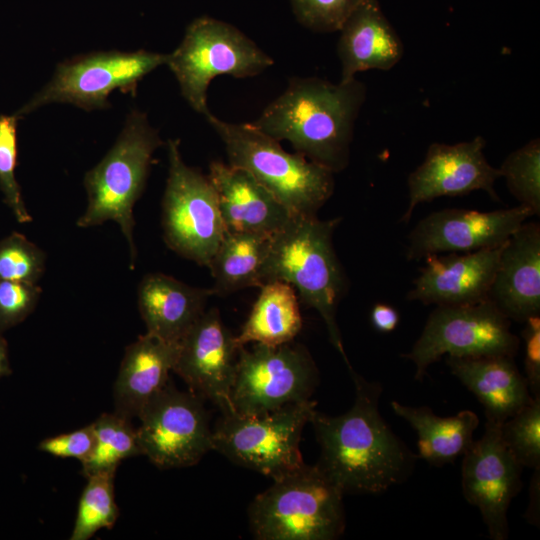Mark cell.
<instances>
[{
	"label": "cell",
	"mask_w": 540,
	"mask_h": 540,
	"mask_svg": "<svg viewBox=\"0 0 540 540\" xmlns=\"http://www.w3.org/2000/svg\"><path fill=\"white\" fill-rule=\"evenodd\" d=\"M348 370L355 387L351 408L338 416L315 409L311 416L320 446L315 465L344 495L382 493L405 481L418 457L382 418L380 383Z\"/></svg>",
	"instance_id": "6da1fadb"
},
{
	"label": "cell",
	"mask_w": 540,
	"mask_h": 540,
	"mask_svg": "<svg viewBox=\"0 0 540 540\" xmlns=\"http://www.w3.org/2000/svg\"><path fill=\"white\" fill-rule=\"evenodd\" d=\"M365 98L366 86L356 78L334 84L295 77L252 124L337 173L349 164L354 125Z\"/></svg>",
	"instance_id": "7a4b0ae2"
},
{
	"label": "cell",
	"mask_w": 540,
	"mask_h": 540,
	"mask_svg": "<svg viewBox=\"0 0 540 540\" xmlns=\"http://www.w3.org/2000/svg\"><path fill=\"white\" fill-rule=\"evenodd\" d=\"M340 219L321 220L317 215H295L272 235L261 270V287L283 281L295 288L303 302L323 319L330 342L346 356L337 324L338 305L346 290V276L333 247V233Z\"/></svg>",
	"instance_id": "3957f363"
},
{
	"label": "cell",
	"mask_w": 540,
	"mask_h": 540,
	"mask_svg": "<svg viewBox=\"0 0 540 540\" xmlns=\"http://www.w3.org/2000/svg\"><path fill=\"white\" fill-rule=\"evenodd\" d=\"M204 117L222 140L228 164L248 171L293 215H317L332 196L335 173L329 169L286 152L252 123L226 122L211 112Z\"/></svg>",
	"instance_id": "277c9868"
},
{
	"label": "cell",
	"mask_w": 540,
	"mask_h": 540,
	"mask_svg": "<svg viewBox=\"0 0 540 540\" xmlns=\"http://www.w3.org/2000/svg\"><path fill=\"white\" fill-rule=\"evenodd\" d=\"M343 496L316 465L304 464L253 499L250 529L260 540H335L346 526Z\"/></svg>",
	"instance_id": "5b68a950"
},
{
	"label": "cell",
	"mask_w": 540,
	"mask_h": 540,
	"mask_svg": "<svg viewBox=\"0 0 540 540\" xmlns=\"http://www.w3.org/2000/svg\"><path fill=\"white\" fill-rule=\"evenodd\" d=\"M161 144L146 115L133 110L116 143L84 177L88 204L76 225L117 223L129 247L131 268L137 256L133 208L144 189L153 153Z\"/></svg>",
	"instance_id": "8992f818"
},
{
	"label": "cell",
	"mask_w": 540,
	"mask_h": 540,
	"mask_svg": "<svg viewBox=\"0 0 540 540\" xmlns=\"http://www.w3.org/2000/svg\"><path fill=\"white\" fill-rule=\"evenodd\" d=\"M273 63L269 55L233 25L202 16L190 23L180 45L168 54L166 64L175 75L182 96L205 116L210 112L208 87L215 77H253Z\"/></svg>",
	"instance_id": "52a82bcc"
},
{
	"label": "cell",
	"mask_w": 540,
	"mask_h": 540,
	"mask_svg": "<svg viewBox=\"0 0 540 540\" xmlns=\"http://www.w3.org/2000/svg\"><path fill=\"white\" fill-rule=\"evenodd\" d=\"M316 404L309 399L258 415L224 413L212 429L213 450L272 479L291 473L305 464L300 440Z\"/></svg>",
	"instance_id": "ba28073f"
},
{
	"label": "cell",
	"mask_w": 540,
	"mask_h": 540,
	"mask_svg": "<svg viewBox=\"0 0 540 540\" xmlns=\"http://www.w3.org/2000/svg\"><path fill=\"white\" fill-rule=\"evenodd\" d=\"M510 322L489 299L470 305L436 306L410 352L402 356L415 365L417 380L444 355L515 357L520 341Z\"/></svg>",
	"instance_id": "9c48e42d"
},
{
	"label": "cell",
	"mask_w": 540,
	"mask_h": 540,
	"mask_svg": "<svg viewBox=\"0 0 540 540\" xmlns=\"http://www.w3.org/2000/svg\"><path fill=\"white\" fill-rule=\"evenodd\" d=\"M169 170L162 202L167 245L179 255L207 266L225 227L216 192L208 176L182 159L179 141L168 140Z\"/></svg>",
	"instance_id": "30bf717a"
},
{
	"label": "cell",
	"mask_w": 540,
	"mask_h": 540,
	"mask_svg": "<svg viewBox=\"0 0 540 540\" xmlns=\"http://www.w3.org/2000/svg\"><path fill=\"white\" fill-rule=\"evenodd\" d=\"M318 383V368L302 345L242 346L231 391L233 412L258 415L307 401Z\"/></svg>",
	"instance_id": "8fae6325"
},
{
	"label": "cell",
	"mask_w": 540,
	"mask_h": 540,
	"mask_svg": "<svg viewBox=\"0 0 540 540\" xmlns=\"http://www.w3.org/2000/svg\"><path fill=\"white\" fill-rule=\"evenodd\" d=\"M167 60L168 54L145 50L75 57L60 63L51 81L15 115L20 117L54 102L72 103L85 110L107 108L114 90L135 92L138 82Z\"/></svg>",
	"instance_id": "7c38bea8"
},
{
	"label": "cell",
	"mask_w": 540,
	"mask_h": 540,
	"mask_svg": "<svg viewBox=\"0 0 540 540\" xmlns=\"http://www.w3.org/2000/svg\"><path fill=\"white\" fill-rule=\"evenodd\" d=\"M203 398L168 382L138 416L141 455L161 469L197 464L213 450L212 429Z\"/></svg>",
	"instance_id": "4fadbf2b"
},
{
	"label": "cell",
	"mask_w": 540,
	"mask_h": 540,
	"mask_svg": "<svg viewBox=\"0 0 540 540\" xmlns=\"http://www.w3.org/2000/svg\"><path fill=\"white\" fill-rule=\"evenodd\" d=\"M523 467L503 442L500 425L486 421L482 437L463 454L462 491L480 511L489 537L506 540L508 508L522 489Z\"/></svg>",
	"instance_id": "5bb4252c"
},
{
	"label": "cell",
	"mask_w": 540,
	"mask_h": 540,
	"mask_svg": "<svg viewBox=\"0 0 540 540\" xmlns=\"http://www.w3.org/2000/svg\"><path fill=\"white\" fill-rule=\"evenodd\" d=\"M533 215L522 204L487 212L458 208L435 211L410 232L405 256L414 261L432 254L499 247Z\"/></svg>",
	"instance_id": "9a60e30c"
},
{
	"label": "cell",
	"mask_w": 540,
	"mask_h": 540,
	"mask_svg": "<svg viewBox=\"0 0 540 540\" xmlns=\"http://www.w3.org/2000/svg\"><path fill=\"white\" fill-rule=\"evenodd\" d=\"M240 348L219 311L205 310L180 340L173 372L222 414L233 412L231 391Z\"/></svg>",
	"instance_id": "2e32d148"
},
{
	"label": "cell",
	"mask_w": 540,
	"mask_h": 540,
	"mask_svg": "<svg viewBox=\"0 0 540 540\" xmlns=\"http://www.w3.org/2000/svg\"><path fill=\"white\" fill-rule=\"evenodd\" d=\"M485 144L480 135L453 145L432 143L423 162L408 176L409 202L400 221L408 223L420 203L439 197L483 190L499 200L494 184L501 175L486 160Z\"/></svg>",
	"instance_id": "e0dca14e"
},
{
	"label": "cell",
	"mask_w": 540,
	"mask_h": 540,
	"mask_svg": "<svg viewBox=\"0 0 540 540\" xmlns=\"http://www.w3.org/2000/svg\"><path fill=\"white\" fill-rule=\"evenodd\" d=\"M503 245L426 256L407 300L435 306L470 305L487 300Z\"/></svg>",
	"instance_id": "ac0fdd59"
},
{
	"label": "cell",
	"mask_w": 540,
	"mask_h": 540,
	"mask_svg": "<svg viewBox=\"0 0 540 540\" xmlns=\"http://www.w3.org/2000/svg\"><path fill=\"white\" fill-rule=\"evenodd\" d=\"M225 231L274 235L293 215L248 171L223 162L209 166Z\"/></svg>",
	"instance_id": "d6986e66"
},
{
	"label": "cell",
	"mask_w": 540,
	"mask_h": 540,
	"mask_svg": "<svg viewBox=\"0 0 540 540\" xmlns=\"http://www.w3.org/2000/svg\"><path fill=\"white\" fill-rule=\"evenodd\" d=\"M488 299L510 320L540 315V225L524 222L502 247Z\"/></svg>",
	"instance_id": "ffe728a7"
},
{
	"label": "cell",
	"mask_w": 540,
	"mask_h": 540,
	"mask_svg": "<svg viewBox=\"0 0 540 540\" xmlns=\"http://www.w3.org/2000/svg\"><path fill=\"white\" fill-rule=\"evenodd\" d=\"M339 31L340 82L350 81L367 70H390L402 59L401 38L377 0H365Z\"/></svg>",
	"instance_id": "44dd1931"
},
{
	"label": "cell",
	"mask_w": 540,
	"mask_h": 540,
	"mask_svg": "<svg viewBox=\"0 0 540 540\" xmlns=\"http://www.w3.org/2000/svg\"><path fill=\"white\" fill-rule=\"evenodd\" d=\"M446 363L451 373L482 404L486 421L501 425L533 398L514 357L447 356Z\"/></svg>",
	"instance_id": "7402d4cb"
},
{
	"label": "cell",
	"mask_w": 540,
	"mask_h": 540,
	"mask_svg": "<svg viewBox=\"0 0 540 540\" xmlns=\"http://www.w3.org/2000/svg\"><path fill=\"white\" fill-rule=\"evenodd\" d=\"M179 342L146 332L126 347L114 386L115 412L129 419L139 416L168 384Z\"/></svg>",
	"instance_id": "603a6c76"
},
{
	"label": "cell",
	"mask_w": 540,
	"mask_h": 540,
	"mask_svg": "<svg viewBox=\"0 0 540 540\" xmlns=\"http://www.w3.org/2000/svg\"><path fill=\"white\" fill-rule=\"evenodd\" d=\"M212 289L187 285L163 273H149L138 288V307L147 333L178 343L205 312Z\"/></svg>",
	"instance_id": "cb8c5ba5"
},
{
	"label": "cell",
	"mask_w": 540,
	"mask_h": 540,
	"mask_svg": "<svg viewBox=\"0 0 540 540\" xmlns=\"http://www.w3.org/2000/svg\"><path fill=\"white\" fill-rule=\"evenodd\" d=\"M393 411L416 431L417 457L433 466H443L463 455L472 444L479 425L477 414L462 410L450 417H440L429 407H413L391 402Z\"/></svg>",
	"instance_id": "d4e9b609"
},
{
	"label": "cell",
	"mask_w": 540,
	"mask_h": 540,
	"mask_svg": "<svg viewBox=\"0 0 540 540\" xmlns=\"http://www.w3.org/2000/svg\"><path fill=\"white\" fill-rule=\"evenodd\" d=\"M261 288L239 335L237 344L278 346L290 343L302 329V316L294 288L283 281H270Z\"/></svg>",
	"instance_id": "484cf974"
},
{
	"label": "cell",
	"mask_w": 540,
	"mask_h": 540,
	"mask_svg": "<svg viewBox=\"0 0 540 540\" xmlns=\"http://www.w3.org/2000/svg\"><path fill=\"white\" fill-rule=\"evenodd\" d=\"M271 237L259 233L225 231L207 265L214 280V294L261 287V270Z\"/></svg>",
	"instance_id": "4316f807"
},
{
	"label": "cell",
	"mask_w": 540,
	"mask_h": 540,
	"mask_svg": "<svg viewBox=\"0 0 540 540\" xmlns=\"http://www.w3.org/2000/svg\"><path fill=\"white\" fill-rule=\"evenodd\" d=\"M92 425L94 447L89 457L81 463L86 477L101 471L116 470L123 460L141 455L137 429L131 419L116 412L104 413Z\"/></svg>",
	"instance_id": "83f0119b"
},
{
	"label": "cell",
	"mask_w": 540,
	"mask_h": 540,
	"mask_svg": "<svg viewBox=\"0 0 540 540\" xmlns=\"http://www.w3.org/2000/svg\"><path fill=\"white\" fill-rule=\"evenodd\" d=\"M116 470L94 473L79 500L70 540H87L101 529H110L117 521L119 510L114 496Z\"/></svg>",
	"instance_id": "f1b7e54d"
},
{
	"label": "cell",
	"mask_w": 540,
	"mask_h": 540,
	"mask_svg": "<svg viewBox=\"0 0 540 540\" xmlns=\"http://www.w3.org/2000/svg\"><path fill=\"white\" fill-rule=\"evenodd\" d=\"M510 193L520 204L540 214V140L535 138L511 152L498 168Z\"/></svg>",
	"instance_id": "f546056e"
},
{
	"label": "cell",
	"mask_w": 540,
	"mask_h": 540,
	"mask_svg": "<svg viewBox=\"0 0 540 540\" xmlns=\"http://www.w3.org/2000/svg\"><path fill=\"white\" fill-rule=\"evenodd\" d=\"M500 434L523 468H540V395L503 422Z\"/></svg>",
	"instance_id": "4dcf8cb0"
},
{
	"label": "cell",
	"mask_w": 540,
	"mask_h": 540,
	"mask_svg": "<svg viewBox=\"0 0 540 540\" xmlns=\"http://www.w3.org/2000/svg\"><path fill=\"white\" fill-rule=\"evenodd\" d=\"M44 270V252L24 235L0 240V280L37 284Z\"/></svg>",
	"instance_id": "1f68e13d"
},
{
	"label": "cell",
	"mask_w": 540,
	"mask_h": 540,
	"mask_svg": "<svg viewBox=\"0 0 540 540\" xmlns=\"http://www.w3.org/2000/svg\"><path fill=\"white\" fill-rule=\"evenodd\" d=\"M17 119L18 116H0V189L4 201L19 223H28L32 217L22 198L20 186L15 178L17 164Z\"/></svg>",
	"instance_id": "d6a6232c"
},
{
	"label": "cell",
	"mask_w": 540,
	"mask_h": 540,
	"mask_svg": "<svg viewBox=\"0 0 540 540\" xmlns=\"http://www.w3.org/2000/svg\"><path fill=\"white\" fill-rule=\"evenodd\" d=\"M365 0H290L293 14L304 27L320 33L339 31Z\"/></svg>",
	"instance_id": "836d02e7"
},
{
	"label": "cell",
	"mask_w": 540,
	"mask_h": 540,
	"mask_svg": "<svg viewBox=\"0 0 540 540\" xmlns=\"http://www.w3.org/2000/svg\"><path fill=\"white\" fill-rule=\"evenodd\" d=\"M41 294L37 284L0 280V331L23 321Z\"/></svg>",
	"instance_id": "e575fe53"
},
{
	"label": "cell",
	"mask_w": 540,
	"mask_h": 540,
	"mask_svg": "<svg viewBox=\"0 0 540 540\" xmlns=\"http://www.w3.org/2000/svg\"><path fill=\"white\" fill-rule=\"evenodd\" d=\"M95 442L92 423L78 430L43 439L38 449L59 458H75L81 463L91 454Z\"/></svg>",
	"instance_id": "d590c367"
},
{
	"label": "cell",
	"mask_w": 540,
	"mask_h": 540,
	"mask_svg": "<svg viewBox=\"0 0 540 540\" xmlns=\"http://www.w3.org/2000/svg\"><path fill=\"white\" fill-rule=\"evenodd\" d=\"M521 336L524 341L525 379L533 397L540 395V315L529 317Z\"/></svg>",
	"instance_id": "8d00e7d4"
},
{
	"label": "cell",
	"mask_w": 540,
	"mask_h": 540,
	"mask_svg": "<svg viewBox=\"0 0 540 540\" xmlns=\"http://www.w3.org/2000/svg\"><path fill=\"white\" fill-rule=\"evenodd\" d=\"M399 320L398 311L390 305L378 303L372 308L371 322L374 328L380 332L393 331L397 327Z\"/></svg>",
	"instance_id": "74e56055"
},
{
	"label": "cell",
	"mask_w": 540,
	"mask_h": 540,
	"mask_svg": "<svg viewBox=\"0 0 540 540\" xmlns=\"http://www.w3.org/2000/svg\"><path fill=\"white\" fill-rule=\"evenodd\" d=\"M533 475L529 488V502L525 513L526 521L531 525L539 527V499H540V468L533 469Z\"/></svg>",
	"instance_id": "f35d334b"
},
{
	"label": "cell",
	"mask_w": 540,
	"mask_h": 540,
	"mask_svg": "<svg viewBox=\"0 0 540 540\" xmlns=\"http://www.w3.org/2000/svg\"><path fill=\"white\" fill-rule=\"evenodd\" d=\"M1 332V331H0ZM10 373L8 350L5 339L0 334V378Z\"/></svg>",
	"instance_id": "ab89813d"
}]
</instances>
